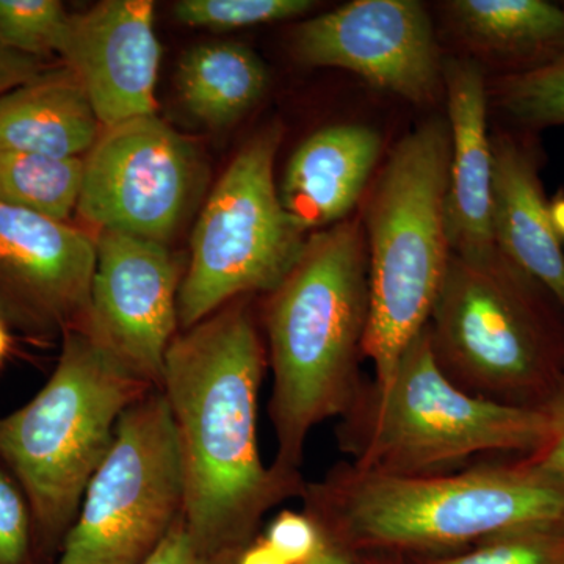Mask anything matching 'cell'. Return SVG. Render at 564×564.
I'll return each mask as SVG.
<instances>
[{"mask_svg":"<svg viewBox=\"0 0 564 564\" xmlns=\"http://www.w3.org/2000/svg\"><path fill=\"white\" fill-rule=\"evenodd\" d=\"M269 369L251 296L176 334L161 391L172 413L184 478L182 519L204 552L231 562L263 514L304 486L263 464L259 392Z\"/></svg>","mask_w":564,"mask_h":564,"instance_id":"6da1fadb","label":"cell"},{"mask_svg":"<svg viewBox=\"0 0 564 564\" xmlns=\"http://www.w3.org/2000/svg\"><path fill=\"white\" fill-rule=\"evenodd\" d=\"M267 361L272 370L269 415L274 473L304 486L307 437L344 417L361 395L359 377L369 317V258L362 220L311 232L288 276L263 304Z\"/></svg>","mask_w":564,"mask_h":564,"instance_id":"7a4b0ae2","label":"cell"},{"mask_svg":"<svg viewBox=\"0 0 564 564\" xmlns=\"http://www.w3.org/2000/svg\"><path fill=\"white\" fill-rule=\"evenodd\" d=\"M304 513L345 551L440 552L564 522V486L524 462L392 475L340 463L306 484Z\"/></svg>","mask_w":564,"mask_h":564,"instance_id":"3957f363","label":"cell"},{"mask_svg":"<svg viewBox=\"0 0 564 564\" xmlns=\"http://www.w3.org/2000/svg\"><path fill=\"white\" fill-rule=\"evenodd\" d=\"M448 169V121L432 118L393 148L367 199L369 317L362 356L373 364L378 391L391 383L408 345L429 325L447 272Z\"/></svg>","mask_w":564,"mask_h":564,"instance_id":"277c9868","label":"cell"},{"mask_svg":"<svg viewBox=\"0 0 564 564\" xmlns=\"http://www.w3.org/2000/svg\"><path fill=\"white\" fill-rule=\"evenodd\" d=\"M547 408L514 406L456 386L436 361L429 328L408 345L391 383L364 386L337 429L340 451L369 473L423 475L485 454L540 451Z\"/></svg>","mask_w":564,"mask_h":564,"instance_id":"5b68a950","label":"cell"},{"mask_svg":"<svg viewBox=\"0 0 564 564\" xmlns=\"http://www.w3.org/2000/svg\"><path fill=\"white\" fill-rule=\"evenodd\" d=\"M426 328L441 369L474 395L543 408L564 384V310L502 252L452 254Z\"/></svg>","mask_w":564,"mask_h":564,"instance_id":"8992f818","label":"cell"},{"mask_svg":"<svg viewBox=\"0 0 564 564\" xmlns=\"http://www.w3.org/2000/svg\"><path fill=\"white\" fill-rule=\"evenodd\" d=\"M152 389L84 328H73L62 336L46 384L24 406L0 415V462L28 496L40 543H62L121 415Z\"/></svg>","mask_w":564,"mask_h":564,"instance_id":"52a82bcc","label":"cell"},{"mask_svg":"<svg viewBox=\"0 0 564 564\" xmlns=\"http://www.w3.org/2000/svg\"><path fill=\"white\" fill-rule=\"evenodd\" d=\"M281 140L278 122L251 137L204 204L177 299L181 332L234 300L274 291L299 262L310 232L274 184Z\"/></svg>","mask_w":564,"mask_h":564,"instance_id":"ba28073f","label":"cell"},{"mask_svg":"<svg viewBox=\"0 0 564 564\" xmlns=\"http://www.w3.org/2000/svg\"><path fill=\"white\" fill-rule=\"evenodd\" d=\"M182 511L184 478L172 413L161 389H152L121 415L57 564H141Z\"/></svg>","mask_w":564,"mask_h":564,"instance_id":"9c48e42d","label":"cell"},{"mask_svg":"<svg viewBox=\"0 0 564 564\" xmlns=\"http://www.w3.org/2000/svg\"><path fill=\"white\" fill-rule=\"evenodd\" d=\"M204 185L199 152L158 115L102 128L84 158L77 214L99 231L169 245Z\"/></svg>","mask_w":564,"mask_h":564,"instance_id":"30bf717a","label":"cell"},{"mask_svg":"<svg viewBox=\"0 0 564 564\" xmlns=\"http://www.w3.org/2000/svg\"><path fill=\"white\" fill-rule=\"evenodd\" d=\"M184 272L169 245L99 231L85 329L129 373L161 388L165 356L180 328Z\"/></svg>","mask_w":564,"mask_h":564,"instance_id":"8fae6325","label":"cell"},{"mask_svg":"<svg viewBox=\"0 0 564 564\" xmlns=\"http://www.w3.org/2000/svg\"><path fill=\"white\" fill-rule=\"evenodd\" d=\"M293 44L306 65L350 70L419 106L444 93L432 20L417 0H356L302 22Z\"/></svg>","mask_w":564,"mask_h":564,"instance_id":"7c38bea8","label":"cell"},{"mask_svg":"<svg viewBox=\"0 0 564 564\" xmlns=\"http://www.w3.org/2000/svg\"><path fill=\"white\" fill-rule=\"evenodd\" d=\"M96 239L69 223L0 203V318L36 340L82 328Z\"/></svg>","mask_w":564,"mask_h":564,"instance_id":"4fadbf2b","label":"cell"},{"mask_svg":"<svg viewBox=\"0 0 564 564\" xmlns=\"http://www.w3.org/2000/svg\"><path fill=\"white\" fill-rule=\"evenodd\" d=\"M58 55L79 77L102 128L155 115L162 51L151 0H104L69 14Z\"/></svg>","mask_w":564,"mask_h":564,"instance_id":"5bb4252c","label":"cell"},{"mask_svg":"<svg viewBox=\"0 0 564 564\" xmlns=\"http://www.w3.org/2000/svg\"><path fill=\"white\" fill-rule=\"evenodd\" d=\"M451 129L447 221L452 254L489 261L499 254L492 234V143L489 90L484 69L473 61L444 63Z\"/></svg>","mask_w":564,"mask_h":564,"instance_id":"9a60e30c","label":"cell"},{"mask_svg":"<svg viewBox=\"0 0 564 564\" xmlns=\"http://www.w3.org/2000/svg\"><path fill=\"white\" fill-rule=\"evenodd\" d=\"M491 143L494 242L564 310V251L541 182L540 154L524 133L497 132Z\"/></svg>","mask_w":564,"mask_h":564,"instance_id":"2e32d148","label":"cell"},{"mask_svg":"<svg viewBox=\"0 0 564 564\" xmlns=\"http://www.w3.org/2000/svg\"><path fill=\"white\" fill-rule=\"evenodd\" d=\"M381 151L380 133L367 126L339 124L313 133L285 166L282 206L307 232L347 220L366 192Z\"/></svg>","mask_w":564,"mask_h":564,"instance_id":"e0dca14e","label":"cell"},{"mask_svg":"<svg viewBox=\"0 0 564 564\" xmlns=\"http://www.w3.org/2000/svg\"><path fill=\"white\" fill-rule=\"evenodd\" d=\"M102 124L79 77L63 65L0 98V150L84 159Z\"/></svg>","mask_w":564,"mask_h":564,"instance_id":"ac0fdd59","label":"cell"},{"mask_svg":"<svg viewBox=\"0 0 564 564\" xmlns=\"http://www.w3.org/2000/svg\"><path fill=\"white\" fill-rule=\"evenodd\" d=\"M451 18L464 39L505 66L525 73L564 54V7L547 0H454Z\"/></svg>","mask_w":564,"mask_h":564,"instance_id":"d6986e66","label":"cell"},{"mask_svg":"<svg viewBox=\"0 0 564 564\" xmlns=\"http://www.w3.org/2000/svg\"><path fill=\"white\" fill-rule=\"evenodd\" d=\"M269 74L259 55L242 43L218 41L192 47L177 66L184 109L209 128L239 121L265 93Z\"/></svg>","mask_w":564,"mask_h":564,"instance_id":"ffe728a7","label":"cell"},{"mask_svg":"<svg viewBox=\"0 0 564 564\" xmlns=\"http://www.w3.org/2000/svg\"><path fill=\"white\" fill-rule=\"evenodd\" d=\"M82 184L84 159L0 150V203L68 223Z\"/></svg>","mask_w":564,"mask_h":564,"instance_id":"44dd1931","label":"cell"},{"mask_svg":"<svg viewBox=\"0 0 564 564\" xmlns=\"http://www.w3.org/2000/svg\"><path fill=\"white\" fill-rule=\"evenodd\" d=\"M494 104L524 132L564 126V54L547 65L497 77Z\"/></svg>","mask_w":564,"mask_h":564,"instance_id":"7402d4cb","label":"cell"},{"mask_svg":"<svg viewBox=\"0 0 564 564\" xmlns=\"http://www.w3.org/2000/svg\"><path fill=\"white\" fill-rule=\"evenodd\" d=\"M68 21L58 0H0V41L40 61L58 55Z\"/></svg>","mask_w":564,"mask_h":564,"instance_id":"603a6c76","label":"cell"},{"mask_svg":"<svg viewBox=\"0 0 564 564\" xmlns=\"http://www.w3.org/2000/svg\"><path fill=\"white\" fill-rule=\"evenodd\" d=\"M422 564H564V522L529 527Z\"/></svg>","mask_w":564,"mask_h":564,"instance_id":"cb8c5ba5","label":"cell"},{"mask_svg":"<svg viewBox=\"0 0 564 564\" xmlns=\"http://www.w3.org/2000/svg\"><path fill=\"white\" fill-rule=\"evenodd\" d=\"M313 9L311 0H181L173 17L191 28L232 31L304 17Z\"/></svg>","mask_w":564,"mask_h":564,"instance_id":"d4e9b609","label":"cell"},{"mask_svg":"<svg viewBox=\"0 0 564 564\" xmlns=\"http://www.w3.org/2000/svg\"><path fill=\"white\" fill-rule=\"evenodd\" d=\"M36 538L31 503L0 462V564H31Z\"/></svg>","mask_w":564,"mask_h":564,"instance_id":"484cf974","label":"cell"},{"mask_svg":"<svg viewBox=\"0 0 564 564\" xmlns=\"http://www.w3.org/2000/svg\"><path fill=\"white\" fill-rule=\"evenodd\" d=\"M263 541L289 564L310 562L323 543L321 529L307 513L281 511L267 527Z\"/></svg>","mask_w":564,"mask_h":564,"instance_id":"4316f807","label":"cell"},{"mask_svg":"<svg viewBox=\"0 0 564 564\" xmlns=\"http://www.w3.org/2000/svg\"><path fill=\"white\" fill-rule=\"evenodd\" d=\"M551 414V434L540 451L524 456V464L549 480L564 486V384L547 404Z\"/></svg>","mask_w":564,"mask_h":564,"instance_id":"83f0119b","label":"cell"},{"mask_svg":"<svg viewBox=\"0 0 564 564\" xmlns=\"http://www.w3.org/2000/svg\"><path fill=\"white\" fill-rule=\"evenodd\" d=\"M141 564H231L204 552L180 519L165 540Z\"/></svg>","mask_w":564,"mask_h":564,"instance_id":"f1b7e54d","label":"cell"},{"mask_svg":"<svg viewBox=\"0 0 564 564\" xmlns=\"http://www.w3.org/2000/svg\"><path fill=\"white\" fill-rule=\"evenodd\" d=\"M46 69V62L11 50L0 41V98Z\"/></svg>","mask_w":564,"mask_h":564,"instance_id":"f546056e","label":"cell"},{"mask_svg":"<svg viewBox=\"0 0 564 564\" xmlns=\"http://www.w3.org/2000/svg\"><path fill=\"white\" fill-rule=\"evenodd\" d=\"M236 564H289L265 541L247 545L236 556Z\"/></svg>","mask_w":564,"mask_h":564,"instance_id":"4dcf8cb0","label":"cell"},{"mask_svg":"<svg viewBox=\"0 0 564 564\" xmlns=\"http://www.w3.org/2000/svg\"><path fill=\"white\" fill-rule=\"evenodd\" d=\"M323 536V534H322ZM304 564H356L355 560L350 552L345 551V549L339 547L332 543V541L326 540L323 536V543L321 549H318L317 554Z\"/></svg>","mask_w":564,"mask_h":564,"instance_id":"1f68e13d","label":"cell"},{"mask_svg":"<svg viewBox=\"0 0 564 564\" xmlns=\"http://www.w3.org/2000/svg\"><path fill=\"white\" fill-rule=\"evenodd\" d=\"M551 209L552 225L558 239L564 240V195H556L552 202H549Z\"/></svg>","mask_w":564,"mask_h":564,"instance_id":"d6a6232c","label":"cell"},{"mask_svg":"<svg viewBox=\"0 0 564 564\" xmlns=\"http://www.w3.org/2000/svg\"><path fill=\"white\" fill-rule=\"evenodd\" d=\"M11 348L10 334L7 332L6 322L0 318V366L6 361Z\"/></svg>","mask_w":564,"mask_h":564,"instance_id":"836d02e7","label":"cell"}]
</instances>
